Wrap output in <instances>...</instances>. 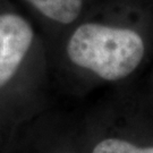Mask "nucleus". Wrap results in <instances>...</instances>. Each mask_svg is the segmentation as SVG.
Segmentation results:
<instances>
[{
  "mask_svg": "<svg viewBox=\"0 0 153 153\" xmlns=\"http://www.w3.org/2000/svg\"><path fill=\"white\" fill-rule=\"evenodd\" d=\"M67 53L73 64L115 82L138 67L144 56V42L138 33L129 28L86 23L73 33Z\"/></svg>",
  "mask_w": 153,
  "mask_h": 153,
  "instance_id": "obj_1",
  "label": "nucleus"
},
{
  "mask_svg": "<svg viewBox=\"0 0 153 153\" xmlns=\"http://www.w3.org/2000/svg\"><path fill=\"white\" fill-rule=\"evenodd\" d=\"M32 26L16 14H0V88L16 74L33 42Z\"/></svg>",
  "mask_w": 153,
  "mask_h": 153,
  "instance_id": "obj_2",
  "label": "nucleus"
},
{
  "mask_svg": "<svg viewBox=\"0 0 153 153\" xmlns=\"http://www.w3.org/2000/svg\"><path fill=\"white\" fill-rule=\"evenodd\" d=\"M44 16L61 24H69L81 14L83 0H26Z\"/></svg>",
  "mask_w": 153,
  "mask_h": 153,
  "instance_id": "obj_3",
  "label": "nucleus"
},
{
  "mask_svg": "<svg viewBox=\"0 0 153 153\" xmlns=\"http://www.w3.org/2000/svg\"><path fill=\"white\" fill-rule=\"evenodd\" d=\"M92 153H153V146H137L120 138H105L94 146Z\"/></svg>",
  "mask_w": 153,
  "mask_h": 153,
  "instance_id": "obj_4",
  "label": "nucleus"
}]
</instances>
